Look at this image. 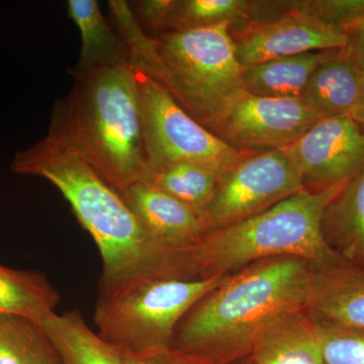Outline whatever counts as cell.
<instances>
[{
  "mask_svg": "<svg viewBox=\"0 0 364 364\" xmlns=\"http://www.w3.org/2000/svg\"><path fill=\"white\" fill-rule=\"evenodd\" d=\"M230 23L154 37L162 85L189 116L207 127L243 91Z\"/></svg>",
  "mask_w": 364,
  "mask_h": 364,
  "instance_id": "cell-6",
  "label": "cell"
},
{
  "mask_svg": "<svg viewBox=\"0 0 364 364\" xmlns=\"http://www.w3.org/2000/svg\"><path fill=\"white\" fill-rule=\"evenodd\" d=\"M55 102L49 132L63 139L119 193L149 176L140 102L131 63L73 74Z\"/></svg>",
  "mask_w": 364,
  "mask_h": 364,
  "instance_id": "cell-3",
  "label": "cell"
},
{
  "mask_svg": "<svg viewBox=\"0 0 364 364\" xmlns=\"http://www.w3.org/2000/svg\"><path fill=\"white\" fill-rule=\"evenodd\" d=\"M304 191L294 165L282 150L254 153L219 177L200 220L205 232L240 222Z\"/></svg>",
  "mask_w": 364,
  "mask_h": 364,
  "instance_id": "cell-9",
  "label": "cell"
},
{
  "mask_svg": "<svg viewBox=\"0 0 364 364\" xmlns=\"http://www.w3.org/2000/svg\"><path fill=\"white\" fill-rule=\"evenodd\" d=\"M134 4L135 9L132 11L143 30L147 28L159 35L165 32V25L174 0H142Z\"/></svg>",
  "mask_w": 364,
  "mask_h": 364,
  "instance_id": "cell-26",
  "label": "cell"
},
{
  "mask_svg": "<svg viewBox=\"0 0 364 364\" xmlns=\"http://www.w3.org/2000/svg\"><path fill=\"white\" fill-rule=\"evenodd\" d=\"M352 117L358 122L359 126H360L364 131V92L363 97H361L360 102H359L358 109L354 112L353 117Z\"/></svg>",
  "mask_w": 364,
  "mask_h": 364,
  "instance_id": "cell-29",
  "label": "cell"
},
{
  "mask_svg": "<svg viewBox=\"0 0 364 364\" xmlns=\"http://www.w3.org/2000/svg\"><path fill=\"white\" fill-rule=\"evenodd\" d=\"M347 43L344 49L364 69V16L347 28Z\"/></svg>",
  "mask_w": 364,
  "mask_h": 364,
  "instance_id": "cell-28",
  "label": "cell"
},
{
  "mask_svg": "<svg viewBox=\"0 0 364 364\" xmlns=\"http://www.w3.org/2000/svg\"><path fill=\"white\" fill-rule=\"evenodd\" d=\"M0 364H65L42 324L0 315Z\"/></svg>",
  "mask_w": 364,
  "mask_h": 364,
  "instance_id": "cell-21",
  "label": "cell"
},
{
  "mask_svg": "<svg viewBox=\"0 0 364 364\" xmlns=\"http://www.w3.org/2000/svg\"><path fill=\"white\" fill-rule=\"evenodd\" d=\"M246 363H247V364H252V363H251V361H250V360H249V358H248V360H247V361H246Z\"/></svg>",
  "mask_w": 364,
  "mask_h": 364,
  "instance_id": "cell-30",
  "label": "cell"
},
{
  "mask_svg": "<svg viewBox=\"0 0 364 364\" xmlns=\"http://www.w3.org/2000/svg\"><path fill=\"white\" fill-rule=\"evenodd\" d=\"M42 326L65 364H128L124 352L93 332L78 310L52 313Z\"/></svg>",
  "mask_w": 364,
  "mask_h": 364,
  "instance_id": "cell-19",
  "label": "cell"
},
{
  "mask_svg": "<svg viewBox=\"0 0 364 364\" xmlns=\"http://www.w3.org/2000/svg\"><path fill=\"white\" fill-rule=\"evenodd\" d=\"M364 92V69L346 50H331L301 100L322 117H353Z\"/></svg>",
  "mask_w": 364,
  "mask_h": 364,
  "instance_id": "cell-14",
  "label": "cell"
},
{
  "mask_svg": "<svg viewBox=\"0 0 364 364\" xmlns=\"http://www.w3.org/2000/svg\"><path fill=\"white\" fill-rule=\"evenodd\" d=\"M305 2L318 18L344 32L364 16V0H305Z\"/></svg>",
  "mask_w": 364,
  "mask_h": 364,
  "instance_id": "cell-25",
  "label": "cell"
},
{
  "mask_svg": "<svg viewBox=\"0 0 364 364\" xmlns=\"http://www.w3.org/2000/svg\"><path fill=\"white\" fill-rule=\"evenodd\" d=\"M304 310L284 314L265 326L254 339L249 360L252 364H324L317 327Z\"/></svg>",
  "mask_w": 364,
  "mask_h": 364,
  "instance_id": "cell-15",
  "label": "cell"
},
{
  "mask_svg": "<svg viewBox=\"0 0 364 364\" xmlns=\"http://www.w3.org/2000/svg\"><path fill=\"white\" fill-rule=\"evenodd\" d=\"M132 66L149 176L179 163L203 165L222 174L254 153H259L238 150L223 142L189 116L164 86L142 69Z\"/></svg>",
  "mask_w": 364,
  "mask_h": 364,
  "instance_id": "cell-7",
  "label": "cell"
},
{
  "mask_svg": "<svg viewBox=\"0 0 364 364\" xmlns=\"http://www.w3.org/2000/svg\"><path fill=\"white\" fill-rule=\"evenodd\" d=\"M321 119L301 98L256 97L243 90L207 129L236 149L265 152L296 142Z\"/></svg>",
  "mask_w": 364,
  "mask_h": 364,
  "instance_id": "cell-10",
  "label": "cell"
},
{
  "mask_svg": "<svg viewBox=\"0 0 364 364\" xmlns=\"http://www.w3.org/2000/svg\"><path fill=\"white\" fill-rule=\"evenodd\" d=\"M253 1L246 0H174L165 32H184L230 23V28L245 23Z\"/></svg>",
  "mask_w": 364,
  "mask_h": 364,
  "instance_id": "cell-23",
  "label": "cell"
},
{
  "mask_svg": "<svg viewBox=\"0 0 364 364\" xmlns=\"http://www.w3.org/2000/svg\"><path fill=\"white\" fill-rule=\"evenodd\" d=\"M324 364H364V330L314 320Z\"/></svg>",
  "mask_w": 364,
  "mask_h": 364,
  "instance_id": "cell-24",
  "label": "cell"
},
{
  "mask_svg": "<svg viewBox=\"0 0 364 364\" xmlns=\"http://www.w3.org/2000/svg\"><path fill=\"white\" fill-rule=\"evenodd\" d=\"M60 294L45 273L0 265V315L20 316L42 324L56 312Z\"/></svg>",
  "mask_w": 364,
  "mask_h": 364,
  "instance_id": "cell-20",
  "label": "cell"
},
{
  "mask_svg": "<svg viewBox=\"0 0 364 364\" xmlns=\"http://www.w3.org/2000/svg\"><path fill=\"white\" fill-rule=\"evenodd\" d=\"M322 232L345 262L364 268V171L346 182L327 205Z\"/></svg>",
  "mask_w": 364,
  "mask_h": 364,
  "instance_id": "cell-16",
  "label": "cell"
},
{
  "mask_svg": "<svg viewBox=\"0 0 364 364\" xmlns=\"http://www.w3.org/2000/svg\"><path fill=\"white\" fill-rule=\"evenodd\" d=\"M121 195L151 238L169 252L183 256L205 233L191 208L150 182H134Z\"/></svg>",
  "mask_w": 364,
  "mask_h": 364,
  "instance_id": "cell-12",
  "label": "cell"
},
{
  "mask_svg": "<svg viewBox=\"0 0 364 364\" xmlns=\"http://www.w3.org/2000/svg\"><path fill=\"white\" fill-rule=\"evenodd\" d=\"M221 174L193 163H179L151 173L147 181L191 208L200 218L212 200Z\"/></svg>",
  "mask_w": 364,
  "mask_h": 364,
  "instance_id": "cell-22",
  "label": "cell"
},
{
  "mask_svg": "<svg viewBox=\"0 0 364 364\" xmlns=\"http://www.w3.org/2000/svg\"><path fill=\"white\" fill-rule=\"evenodd\" d=\"M313 272L308 261L279 257L228 277L182 318L171 348L213 364L248 358L254 339L265 326L284 314L306 309Z\"/></svg>",
  "mask_w": 364,
  "mask_h": 364,
  "instance_id": "cell-2",
  "label": "cell"
},
{
  "mask_svg": "<svg viewBox=\"0 0 364 364\" xmlns=\"http://www.w3.org/2000/svg\"><path fill=\"white\" fill-rule=\"evenodd\" d=\"M344 184L318 193L304 189L259 214L205 232L186 251V274H227L254 261L279 257L301 258L316 269L343 262L325 240L322 218Z\"/></svg>",
  "mask_w": 364,
  "mask_h": 364,
  "instance_id": "cell-4",
  "label": "cell"
},
{
  "mask_svg": "<svg viewBox=\"0 0 364 364\" xmlns=\"http://www.w3.org/2000/svg\"><path fill=\"white\" fill-rule=\"evenodd\" d=\"M68 14L81 35L80 58L73 74L95 67L131 63L130 49L105 20L97 0H69Z\"/></svg>",
  "mask_w": 364,
  "mask_h": 364,
  "instance_id": "cell-17",
  "label": "cell"
},
{
  "mask_svg": "<svg viewBox=\"0 0 364 364\" xmlns=\"http://www.w3.org/2000/svg\"><path fill=\"white\" fill-rule=\"evenodd\" d=\"M242 67L303 53L343 49L344 31L313 14L305 1H253L245 23L229 28Z\"/></svg>",
  "mask_w": 364,
  "mask_h": 364,
  "instance_id": "cell-8",
  "label": "cell"
},
{
  "mask_svg": "<svg viewBox=\"0 0 364 364\" xmlns=\"http://www.w3.org/2000/svg\"><path fill=\"white\" fill-rule=\"evenodd\" d=\"M124 354L128 364H213L207 359L176 350L171 347Z\"/></svg>",
  "mask_w": 364,
  "mask_h": 364,
  "instance_id": "cell-27",
  "label": "cell"
},
{
  "mask_svg": "<svg viewBox=\"0 0 364 364\" xmlns=\"http://www.w3.org/2000/svg\"><path fill=\"white\" fill-rule=\"evenodd\" d=\"M330 51L303 53L243 67V90L256 97L301 98Z\"/></svg>",
  "mask_w": 364,
  "mask_h": 364,
  "instance_id": "cell-18",
  "label": "cell"
},
{
  "mask_svg": "<svg viewBox=\"0 0 364 364\" xmlns=\"http://www.w3.org/2000/svg\"><path fill=\"white\" fill-rule=\"evenodd\" d=\"M11 167L18 174L42 177L66 198L102 256L100 294L178 273L179 256L160 247L121 193L59 136L49 132L16 153Z\"/></svg>",
  "mask_w": 364,
  "mask_h": 364,
  "instance_id": "cell-1",
  "label": "cell"
},
{
  "mask_svg": "<svg viewBox=\"0 0 364 364\" xmlns=\"http://www.w3.org/2000/svg\"><path fill=\"white\" fill-rule=\"evenodd\" d=\"M308 309L313 320L364 330V268L345 261L315 268Z\"/></svg>",
  "mask_w": 364,
  "mask_h": 364,
  "instance_id": "cell-13",
  "label": "cell"
},
{
  "mask_svg": "<svg viewBox=\"0 0 364 364\" xmlns=\"http://www.w3.org/2000/svg\"><path fill=\"white\" fill-rule=\"evenodd\" d=\"M228 277H152L100 294L93 314L97 334L124 353L171 347L182 318Z\"/></svg>",
  "mask_w": 364,
  "mask_h": 364,
  "instance_id": "cell-5",
  "label": "cell"
},
{
  "mask_svg": "<svg viewBox=\"0 0 364 364\" xmlns=\"http://www.w3.org/2000/svg\"><path fill=\"white\" fill-rule=\"evenodd\" d=\"M282 150L311 193L346 183L364 171V131L351 117L321 119Z\"/></svg>",
  "mask_w": 364,
  "mask_h": 364,
  "instance_id": "cell-11",
  "label": "cell"
}]
</instances>
